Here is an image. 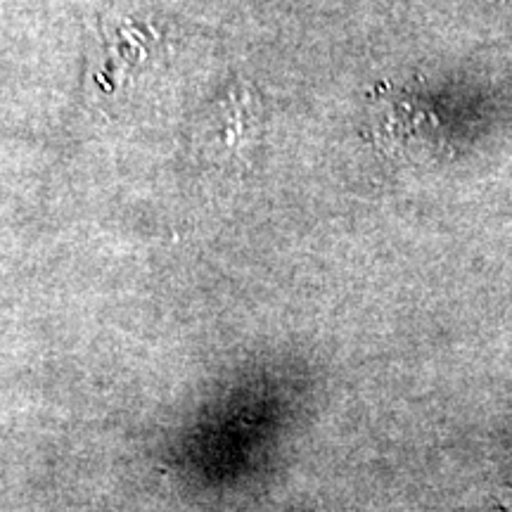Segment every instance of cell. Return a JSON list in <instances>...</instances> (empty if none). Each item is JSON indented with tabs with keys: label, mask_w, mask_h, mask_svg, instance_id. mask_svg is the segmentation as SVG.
Instances as JSON below:
<instances>
[]
</instances>
